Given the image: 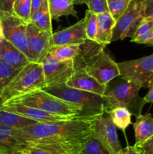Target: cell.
I'll list each match as a JSON object with an SVG mask.
<instances>
[{"label": "cell", "mask_w": 153, "mask_h": 154, "mask_svg": "<svg viewBox=\"0 0 153 154\" xmlns=\"http://www.w3.org/2000/svg\"><path fill=\"white\" fill-rule=\"evenodd\" d=\"M116 154H140L134 146H128L124 148H122Z\"/></svg>", "instance_id": "cell-37"}, {"label": "cell", "mask_w": 153, "mask_h": 154, "mask_svg": "<svg viewBox=\"0 0 153 154\" xmlns=\"http://www.w3.org/2000/svg\"><path fill=\"white\" fill-rule=\"evenodd\" d=\"M27 34L30 52L34 61L40 63L52 47V32L40 29L29 23L27 24Z\"/></svg>", "instance_id": "cell-12"}, {"label": "cell", "mask_w": 153, "mask_h": 154, "mask_svg": "<svg viewBox=\"0 0 153 154\" xmlns=\"http://www.w3.org/2000/svg\"><path fill=\"white\" fill-rule=\"evenodd\" d=\"M143 99L146 103H153V85L149 87V90Z\"/></svg>", "instance_id": "cell-38"}, {"label": "cell", "mask_w": 153, "mask_h": 154, "mask_svg": "<svg viewBox=\"0 0 153 154\" xmlns=\"http://www.w3.org/2000/svg\"><path fill=\"white\" fill-rule=\"evenodd\" d=\"M42 90L80 108L83 117H97L110 109L103 96L68 87L65 83L46 86Z\"/></svg>", "instance_id": "cell-2"}, {"label": "cell", "mask_w": 153, "mask_h": 154, "mask_svg": "<svg viewBox=\"0 0 153 154\" xmlns=\"http://www.w3.org/2000/svg\"><path fill=\"white\" fill-rule=\"evenodd\" d=\"M51 19L56 20L62 16L77 17L76 12L74 8L71 0H48Z\"/></svg>", "instance_id": "cell-20"}, {"label": "cell", "mask_w": 153, "mask_h": 154, "mask_svg": "<svg viewBox=\"0 0 153 154\" xmlns=\"http://www.w3.org/2000/svg\"><path fill=\"white\" fill-rule=\"evenodd\" d=\"M97 117H75L69 120L15 128L14 138L28 147L54 154H79L91 136Z\"/></svg>", "instance_id": "cell-1"}, {"label": "cell", "mask_w": 153, "mask_h": 154, "mask_svg": "<svg viewBox=\"0 0 153 154\" xmlns=\"http://www.w3.org/2000/svg\"><path fill=\"white\" fill-rule=\"evenodd\" d=\"M82 68L104 85H106L116 78L120 77L118 63L112 60L105 48L99 50L87 59Z\"/></svg>", "instance_id": "cell-6"}, {"label": "cell", "mask_w": 153, "mask_h": 154, "mask_svg": "<svg viewBox=\"0 0 153 154\" xmlns=\"http://www.w3.org/2000/svg\"><path fill=\"white\" fill-rule=\"evenodd\" d=\"M79 154H111L106 147L94 137L91 136L83 144Z\"/></svg>", "instance_id": "cell-28"}, {"label": "cell", "mask_w": 153, "mask_h": 154, "mask_svg": "<svg viewBox=\"0 0 153 154\" xmlns=\"http://www.w3.org/2000/svg\"><path fill=\"white\" fill-rule=\"evenodd\" d=\"M44 0H32V13L31 16L38 9V8L41 5Z\"/></svg>", "instance_id": "cell-39"}, {"label": "cell", "mask_w": 153, "mask_h": 154, "mask_svg": "<svg viewBox=\"0 0 153 154\" xmlns=\"http://www.w3.org/2000/svg\"><path fill=\"white\" fill-rule=\"evenodd\" d=\"M14 154H23L22 152H20V153H14Z\"/></svg>", "instance_id": "cell-45"}, {"label": "cell", "mask_w": 153, "mask_h": 154, "mask_svg": "<svg viewBox=\"0 0 153 154\" xmlns=\"http://www.w3.org/2000/svg\"><path fill=\"white\" fill-rule=\"evenodd\" d=\"M85 30L87 38L91 41H96L98 29V14L88 10L86 11Z\"/></svg>", "instance_id": "cell-27"}, {"label": "cell", "mask_w": 153, "mask_h": 154, "mask_svg": "<svg viewBox=\"0 0 153 154\" xmlns=\"http://www.w3.org/2000/svg\"><path fill=\"white\" fill-rule=\"evenodd\" d=\"M4 37L3 35V29H2V24L1 19H0V38Z\"/></svg>", "instance_id": "cell-43"}, {"label": "cell", "mask_w": 153, "mask_h": 154, "mask_svg": "<svg viewBox=\"0 0 153 154\" xmlns=\"http://www.w3.org/2000/svg\"><path fill=\"white\" fill-rule=\"evenodd\" d=\"M0 154H1V153H0Z\"/></svg>", "instance_id": "cell-46"}, {"label": "cell", "mask_w": 153, "mask_h": 154, "mask_svg": "<svg viewBox=\"0 0 153 154\" xmlns=\"http://www.w3.org/2000/svg\"><path fill=\"white\" fill-rule=\"evenodd\" d=\"M91 135L100 141L111 154H116L122 148L117 135L116 127L107 112L96 118Z\"/></svg>", "instance_id": "cell-11"}, {"label": "cell", "mask_w": 153, "mask_h": 154, "mask_svg": "<svg viewBox=\"0 0 153 154\" xmlns=\"http://www.w3.org/2000/svg\"><path fill=\"white\" fill-rule=\"evenodd\" d=\"M151 35L152 31L144 33V34L140 35L133 38L130 39V42H134V43L136 44H144V45H146L147 42H148V39L151 37Z\"/></svg>", "instance_id": "cell-34"}, {"label": "cell", "mask_w": 153, "mask_h": 154, "mask_svg": "<svg viewBox=\"0 0 153 154\" xmlns=\"http://www.w3.org/2000/svg\"><path fill=\"white\" fill-rule=\"evenodd\" d=\"M134 129L135 144H141L153 135V117L150 114L136 117V121L133 123Z\"/></svg>", "instance_id": "cell-18"}, {"label": "cell", "mask_w": 153, "mask_h": 154, "mask_svg": "<svg viewBox=\"0 0 153 154\" xmlns=\"http://www.w3.org/2000/svg\"><path fill=\"white\" fill-rule=\"evenodd\" d=\"M131 0H107L108 11L116 21L127 9Z\"/></svg>", "instance_id": "cell-29"}, {"label": "cell", "mask_w": 153, "mask_h": 154, "mask_svg": "<svg viewBox=\"0 0 153 154\" xmlns=\"http://www.w3.org/2000/svg\"><path fill=\"white\" fill-rule=\"evenodd\" d=\"M4 102H5V99H4V97H3V96L0 94V108L2 106V105L4 104Z\"/></svg>", "instance_id": "cell-44"}, {"label": "cell", "mask_w": 153, "mask_h": 154, "mask_svg": "<svg viewBox=\"0 0 153 154\" xmlns=\"http://www.w3.org/2000/svg\"><path fill=\"white\" fill-rule=\"evenodd\" d=\"M14 14L26 23H30L32 0H16L13 6Z\"/></svg>", "instance_id": "cell-25"}, {"label": "cell", "mask_w": 153, "mask_h": 154, "mask_svg": "<svg viewBox=\"0 0 153 154\" xmlns=\"http://www.w3.org/2000/svg\"><path fill=\"white\" fill-rule=\"evenodd\" d=\"M152 29H153V18L143 17V19L142 20L141 23H140L136 32L134 33V36L131 38L136 37V36L144 34V33L152 31Z\"/></svg>", "instance_id": "cell-31"}, {"label": "cell", "mask_w": 153, "mask_h": 154, "mask_svg": "<svg viewBox=\"0 0 153 154\" xmlns=\"http://www.w3.org/2000/svg\"><path fill=\"white\" fill-rule=\"evenodd\" d=\"M116 24V20L109 11L98 14V29L96 41L98 43L106 47L111 43L112 30Z\"/></svg>", "instance_id": "cell-17"}, {"label": "cell", "mask_w": 153, "mask_h": 154, "mask_svg": "<svg viewBox=\"0 0 153 154\" xmlns=\"http://www.w3.org/2000/svg\"><path fill=\"white\" fill-rule=\"evenodd\" d=\"M85 19L70 27L52 33V46L64 45H82L87 40Z\"/></svg>", "instance_id": "cell-14"}, {"label": "cell", "mask_w": 153, "mask_h": 154, "mask_svg": "<svg viewBox=\"0 0 153 154\" xmlns=\"http://www.w3.org/2000/svg\"><path fill=\"white\" fill-rule=\"evenodd\" d=\"M28 146L16 138L6 134L0 133V153L14 154L20 153Z\"/></svg>", "instance_id": "cell-23"}, {"label": "cell", "mask_w": 153, "mask_h": 154, "mask_svg": "<svg viewBox=\"0 0 153 154\" xmlns=\"http://www.w3.org/2000/svg\"><path fill=\"white\" fill-rule=\"evenodd\" d=\"M120 77L128 81L144 87L153 74V54L147 57L118 63Z\"/></svg>", "instance_id": "cell-9"}, {"label": "cell", "mask_w": 153, "mask_h": 154, "mask_svg": "<svg viewBox=\"0 0 153 154\" xmlns=\"http://www.w3.org/2000/svg\"><path fill=\"white\" fill-rule=\"evenodd\" d=\"M40 63L43 67L46 87L66 83L75 71L74 60L58 61L48 54Z\"/></svg>", "instance_id": "cell-10"}, {"label": "cell", "mask_w": 153, "mask_h": 154, "mask_svg": "<svg viewBox=\"0 0 153 154\" xmlns=\"http://www.w3.org/2000/svg\"><path fill=\"white\" fill-rule=\"evenodd\" d=\"M20 69H15L0 59V94Z\"/></svg>", "instance_id": "cell-26"}, {"label": "cell", "mask_w": 153, "mask_h": 154, "mask_svg": "<svg viewBox=\"0 0 153 154\" xmlns=\"http://www.w3.org/2000/svg\"><path fill=\"white\" fill-rule=\"evenodd\" d=\"M74 5H82L85 4V0H71Z\"/></svg>", "instance_id": "cell-42"}, {"label": "cell", "mask_w": 153, "mask_h": 154, "mask_svg": "<svg viewBox=\"0 0 153 154\" xmlns=\"http://www.w3.org/2000/svg\"><path fill=\"white\" fill-rule=\"evenodd\" d=\"M152 85H153V74L148 78V80H147L146 82L144 87H151Z\"/></svg>", "instance_id": "cell-40"}, {"label": "cell", "mask_w": 153, "mask_h": 154, "mask_svg": "<svg viewBox=\"0 0 153 154\" xmlns=\"http://www.w3.org/2000/svg\"><path fill=\"white\" fill-rule=\"evenodd\" d=\"M145 10L144 17L153 18V0H143Z\"/></svg>", "instance_id": "cell-35"}, {"label": "cell", "mask_w": 153, "mask_h": 154, "mask_svg": "<svg viewBox=\"0 0 153 154\" xmlns=\"http://www.w3.org/2000/svg\"><path fill=\"white\" fill-rule=\"evenodd\" d=\"M4 104L26 105L38 108L50 114L62 116L86 117L82 115L80 108L44 91L42 89L8 99Z\"/></svg>", "instance_id": "cell-4"}, {"label": "cell", "mask_w": 153, "mask_h": 154, "mask_svg": "<svg viewBox=\"0 0 153 154\" xmlns=\"http://www.w3.org/2000/svg\"><path fill=\"white\" fill-rule=\"evenodd\" d=\"M2 24L3 35L4 38L13 44L22 51L30 62H34L28 46L27 34V24L14 14L7 15L0 17Z\"/></svg>", "instance_id": "cell-8"}, {"label": "cell", "mask_w": 153, "mask_h": 154, "mask_svg": "<svg viewBox=\"0 0 153 154\" xmlns=\"http://www.w3.org/2000/svg\"><path fill=\"white\" fill-rule=\"evenodd\" d=\"M134 146L140 154H153V135L141 144Z\"/></svg>", "instance_id": "cell-32"}, {"label": "cell", "mask_w": 153, "mask_h": 154, "mask_svg": "<svg viewBox=\"0 0 153 154\" xmlns=\"http://www.w3.org/2000/svg\"><path fill=\"white\" fill-rule=\"evenodd\" d=\"M112 122L116 128L124 131L131 123L130 111L124 107H115L107 111Z\"/></svg>", "instance_id": "cell-24"}, {"label": "cell", "mask_w": 153, "mask_h": 154, "mask_svg": "<svg viewBox=\"0 0 153 154\" xmlns=\"http://www.w3.org/2000/svg\"><path fill=\"white\" fill-rule=\"evenodd\" d=\"M0 110L14 113L22 117L35 120L38 123L60 121V120H69V119L75 117L72 116H62L58 114H50L38 108L18 105V104H3L2 106L0 108Z\"/></svg>", "instance_id": "cell-13"}, {"label": "cell", "mask_w": 153, "mask_h": 154, "mask_svg": "<svg viewBox=\"0 0 153 154\" xmlns=\"http://www.w3.org/2000/svg\"><path fill=\"white\" fill-rule=\"evenodd\" d=\"M51 16L49 9V1L44 0L41 5L30 18V23L40 29L52 32Z\"/></svg>", "instance_id": "cell-19"}, {"label": "cell", "mask_w": 153, "mask_h": 154, "mask_svg": "<svg viewBox=\"0 0 153 154\" xmlns=\"http://www.w3.org/2000/svg\"><path fill=\"white\" fill-rule=\"evenodd\" d=\"M65 84L68 87L91 92L100 96H104L106 90V85L100 84L83 68L75 69L72 76L68 80Z\"/></svg>", "instance_id": "cell-15"}, {"label": "cell", "mask_w": 153, "mask_h": 154, "mask_svg": "<svg viewBox=\"0 0 153 154\" xmlns=\"http://www.w3.org/2000/svg\"><path fill=\"white\" fill-rule=\"evenodd\" d=\"M0 59L15 69H21L30 63L22 51L4 37L0 38Z\"/></svg>", "instance_id": "cell-16"}, {"label": "cell", "mask_w": 153, "mask_h": 154, "mask_svg": "<svg viewBox=\"0 0 153 154\" xmlns=\"http://www.w3.org/2000/svg\"><path fill=\"white\" fill-rule=\"evenodd\" d=\"M140 86L128 81L120 77L115 81H111L106 85L104 98L110 109L115 107H124L132 115H140L146 104L143 98L139 96ZM109 109V110H110Z\"/></svg>", "instance_id": "cell-3"}, {"label": "cell", "mask_w": 153, "mask_h": 154, "mask_svg": "<svg viewBox=\"0 0 153 154\" xmlns=\"http://www.w3.org/2000/svg\"><path fill=\"white\" fill-rule=\"evenodd\" d=\"M143 0H131L127 9L116 21L111 42L132 38L144 17Z\"/></svg>", "instance_id": "cell-7"}, {"label": "cell", "mask_w": 153, "mask_h": 154, "mask_svg": "<svg viewBox=\"0 0 153 154\" xmlns=\"http://www.w3.org/2000/svg\"><path fill=\"white\" fill-rule=\"evenodd\" d=\"M45 87L46 84L41 63L30 62L21 68L3 90L1 95L7 101Z\"/></svg>", "instance_id": "cell-5"}, {"label": "cell", "mask_w": 153, "mask_h": 154, "mask_svg": "<svg viewBox=\"0 0 153 154\" xmlns=\"http://www.w3.org/2000/svg\"><path fill=\"white\" fill-rule=\"evenodd\" d=\"M88 9L97 14L109 11L107 6V0H85Z\"/></svg>", "instance_id": "cell-30"}, {"label": "cell", "mask_w": 153, "mask_h": 154, "mask_svg": "<svg viewBox=\"0 0 153 154\" xmlns=\"http://www.w3.org/2000/svg\"><path fill=\"white\" fill-rule=\"evenodd\" d=\"M80 45H64L52 46L48 54L58 61L74 60L79 54Z\"/></svg>", "instance_id": "cell-22"}, {"label": "cell", "mask_w": 153, "mask_h": 154, "mask_svg": "<svg viewBox=\"0 0 153 154\" xmlns=\"http://www.w3.org/2000/svg\"><path fill=\"white\" fill-rule=\"evenodd\" d=\"M38 122L22 117L14 113L0 110V125L10 128H22Z\"/></svg>", "instance_id": "cell-21"}, {"label": "cell", "mask_w": 153, "mask_h": 154, "mask_svg": "<svg viewBox=\"0 0 153 154\" xmlns=\"http://www.w3.org/2000/svg\"><path fill=\"white\" fill-rule=\"evenodd\" d=\"M23 154H54L50 153L46 150H42V149L36 148L33 147H27L25 150L22 151Z\"/></svg>", "instance_id": "cell-36"}, {"label": "cell", "mask_w": 153, "mask_h": 154, "mask_svg": "<svg viewBox=\"0 0 153 154\" xmlns=\"http://www.w3.org/2000/svg\"><path fill=\"white\" fill-rule=\"evenodd\" d=\"M16 0H0V17L14 14L13 6Z\"/></svg>", "instance_id": "cell-33"}, {"label": "cell", "mask_w": 153, "mask_h": 154, "mask_svg": "<svg viewBox=\"0 0 153 154\" xmlns=\"http://www.w3.org/2000/svg\"><path fill=\"white\" fill-rule=\"evenodd\" d=\"M146 45H148V46L153 47V29L152 30L151 37H150V38L148 39V42H147Z\"/></svg>", "instance_id": "cell-41"}]
</instances>
